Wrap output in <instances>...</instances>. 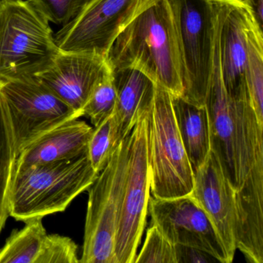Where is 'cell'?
Masks as SVG:
<instances>
[{"instance_id": "cell-1", "label": "cell", "mask_w": 263, "mask_h": 263, "mask_svg": "<svg viewBox=\"0 0 263 263\" xmlns=\"http://www.w3.org/2000/svg\"><path fill=\"white\" fill-rule=\"evenodd\" d=\"M214 16L212 72L204 105L210 124L211 151L236 192L252 169L263 163V124L258 122L250 101H233L226 93L220 65L215 10Z\"/></svg>"}, {"instance_id": "cell-2", "label": "cell", "mask_w": 263, "mask_h": 263, "mask_svg": "<svg viewBox=\"0 0 263 263\" xmlns=\"http://www.w3.org/2000/svg\"><path fill=\"white\" fill-rule=\"evenodd\" d=\"M112 71L139 70L172 96L184 93V68L175 13L160 0L117 36L107 57Z\"/></svg>"}, {"instance_id": "cell-3", "label": "cell", "mask_w": 263, "mask_h": 263, "mask_svg": "<svg viewBox=\"0 0 263 263\" xmlns=\"http://www.w3.org/2000/svg\"><path fill=\"white\" fill-rule=\"evenodd\" d=\"M88 154L15 169L10 193V216L25 221L62 212L98 178Z\"/></svg>"}, {"instance_id": "cell-4", "label": "cell", "mask_w": 263, "mask_h": 263, "mask_svg": "<svg viewBox=\"0 0 263 263\" xmlns=\"http://www.w3.org/2000/svg\"><path fill=\"white\" fill-rule=\"evenodd\" d=\"M60 52L48 21L28 0L0 5V81L36 76Z\"/></svg>"}, {"instance_id": "cell-5", "label": "cell", "mask_w": 263, "mask_h": 263, "mask_svg": "<svg viewBox=\"0 0 263 263\" xmlns=\"http://www.w3.org/2000/svg\"><path fill=\"white\" fill-rule=\"evenodd\" d=\"M146 141L153 197L191 195L194 172L178 132L172 95L158 84L146 112Z\"/></svg>"}, {"instance_id": "cell-6", "label": "cell", "mask_w": 263, "mask_h": 263, "mask_svg": "<svg viewBox=\"0 0 263 263\" xmlns=\"http://www.w3.org/2000/svg\"><path fill=\"white\" fill-rule=\"evenodd\" d=\"M130 135L87 189L82 263H116L115 238L128 170Z\"/></svg>"}, {"instance_id": "cell-7", "label": "cell", "mask_w": 263, "mask_h": 263, "mask_svg": "<svg viewBox=\"0 0 263 263\" xmlns=\"http://www.w3.org/2000/svg\"><path fill=\"white\" fill-rule=\"evenodd\" d=\"M178 25L184 68L181 98L204 105L212 72L215 16L207 0H169Z\"/></svg>"}, {"instance_id": "cell-8", "label": "cell", "mask_w": 263, "mask_h": 263, "mask_svg": "<svg viewBox=\"0 0 263 263\" xmlns=\"http://www.w3.org/2000/svg\"><path fill=\"white\" fill-rule=\"evenodd\" d=\"M160 0H91L54 36L64 53H93L107 58L117 36Z\"/></svg>"}, {"instance_id": "cell-9", "label": "cell", "mask_w": 263, "mask_h": 263, "mask_svg": "<svg viewBox=\"0 0 263 263\" xmlns=\"http://www.w3.org/2000/svg\"><path fill=\"white\" fill-rule=\"evenodd\" d=\"M149 106L140 115L130 134L128 170L115 238L116 263H135L147 223L151 197L146 141V112Z\"/></svg>"}, {"instance_id": "cell-10", "label": "cell", "mask_w": 263, "mask_h": 263, "mask_svg": "<svg viewBox=\"0 0 263 263\" xmlns=\"http://www.w3.org/2000/svg\"><path fill=\"white\" fill-rule=\"evenodd\" d=\"M0 93L10 112L17 155L49 130L80 118L72 107L36 77L4 81Z\"/></svg>"}, {"instance_id": "cell-11", "label": "cell", "mask_w": 263, "mask_h": 263, "mask_svg": "<svg viewBox=\"0 0 263 263\" xmlns=\"http://www.w3.org/2000/svg\"><path fill=\"white\" fill-rule=\"evenodd\" d=\"M148 212L153 224L172 244L197 248L219 262H232L212 219L192 195L167 199L150 197Z\"/></svg>"}, {"instance_id": "cell-12", "label": "cell", "mask_w": 263, "mask_h": 263, "mask_svg": "<svg viewBox=\"0 0 263 263\" xmlns=\"http://www.w3.org/2000/svg\"><path fill=\"white\" fill-rule=\"evenodd\" d=\"M212 2L216 11L220 65L226 93L233 101H250L246 82L247 33L255 18L245 4Z\"/></svg>"}, {"instance_id": "cell-13", "label": "cell", "mask_w": 263, "mask_h": 263, "mask_svg": "<svg viewBox=\"0 0 263 263\" xmlns=\"http://www.w3.org/2000/svg\"><path fill=\"white\" fill-rule=\"evenodd\" d=\"M110 70L102 55L61 51L47 70L35 77L81 118L97 84Z\"/></svg>"}, {"instance_id": "cell-14", "label": "cell", "mask_w": 263, "mask_h": 263, "mask_svg": "<svg viewBox=\"0 0 263 263\" xmlns=\"http://www.w3.org/2000/svg\"><path fill=\"white\" fill-rule=\"evenodd\" d=\"M191 195L210 217L229 259L233 261L237 249L235 190L224 176L219 161L212 151L203 165L194 172V187Z\"/></svg>"}, {"instance_id": "cell-15", "label": "cell", "mask_w": 263, "mask_h": 263, "mask_svg": "<svg viewBox=\"0 0 263 263\" xmlns=\"http://www.w3.org/2000/svg\"><path fill=\"white\" fill-rule=\"evenodd\" d=\"M93 130L84 121H67L26 146L18 154L16 168L78 158L87 152Z\"/></svg>"}, {"instance_id": "cell-16", "label": "cell", "mask_w": 263, "mask_h": 263, "mask_svg": "<svg viewBox=\"0 0 263 263\" xmlns=\"http://www.w3.org/2000/svg\"><path fill=\"white\" fill-rule=\"evenodd\" d=\"M113 73L117 90L116 106L113 115L118 136L123 141L130 135L143 110L152 104L155 83L142 72L135 69Z\"/></svg>"}, {"instance_id": "cell-17", "label": "cell", "mask_w": 263, "mask_h": 263, "mask_svg": "<svg viewBox=\"0 0 263 263\" xmlns=\"http://www.w3.org/2000/svg\"><path fill=\"white\" fill-rule=\"evenodd\" d=\"M178 132L193 172L203 165L211 152L210 124L205 105L198 106L172 95Z\"/></svg>"}, {"instance_id": "cell-18", "label": "cell", "mask_w": 263, "mask_h": 263, "mask_svg": "<svg viewBox=\"0 0 263 263\" xmlns=\"http://www.w3.org/2000/svg\"><path fill=\"white\" fill-rule=\"evenodd\" d=\"M17 152L10 112L0 93V234L10 216V193Z\"/></svg>"}, {"instance_id": "cell-19", "label": "cell", "mask_w": 263, "mask_h": 263, "mask_svg": "<svg viewBox=\"0 0 263 263\" xmlns=\"http://www.w3.org/2000/svg\"><path fill=\"white\" fill-rule=\"evenodd\" d=\"M47 236L42 218L25 221L24 228L13 230L0 249V263H37Z\"/></svg>"}, {"instance_id": "cell-20", "label": "cell", "mask_w": 263, "mask_h": 263, "mask_svg": "<svg viewBox=\"0 0 263 263\" xmlns=\"http://www.w3.org/2000/svg\"><path fill=\"white\" fill-rule=\"evenodd\" d=\"M246 82L252 108L263 124V30L255 20L247 33Z\"/></svg>"}, {"instance_id": "cell-21", "label": "cell", "mask_w": 263, "mask_h": 263, "mask_svg": "<svg viewBox=\"0 0 263 263\" xmlns=\"http://www.w3.org/2000/svg\"><path fill=\"white\" fill-rule=\"evenodd\" d=\"M121 141L113 115L93 128L88 143L87 154L95 172L100 173L105 167Z\"/></svg>"}, {"instance_id": "cell-22", "label": "cell", "mask_w": 263, "mask_h": 263, "mask_svg": "<svg viewBox=\"0 0 263 263\" xmlns=\"http://www.w3.org/2000/svg\"><path fill=\"white\" fill-rule=\"evenodd\" d=\"M117 101L115 77L110 70L103 77L84 108V116L90 119L95 127L113 115Z\"/></svg>"}, {"instance_id": "cell-23", "label": "cell", "mask_w": 263, "mask_h": 263, "mask_svg": "<svg viewBox=\"0 0 263 263\" xmlns=\"http://www.w3.org/2000/svg\"><path fill=\"white\" fill-rule=\"evenodd\" d=\"M135 263H176L175 245L152 224L147 229L144 246Z\"/></svg>"}, {"instance_id": "cell-24", "label": "cell", "mask_w": 263, "mask_h": 263, "mask_svg": "<svg viewBox=\"0 0 263 263\" xmlns=\"http://www.w3.org/2000/svg\"><path fill=\"white\" fill-rule=\"evenodd\" d=\"M48 21L63 26L74 19L91 0H28Z\"/></svg>"}, {"instance_id": "cell-25", "label": "cell", "mask_w": 263, "mask_h": 263, "mask_svg": "<svg viewBox=\"0 0 263 263\" xmlns=\"http://www.w3.org/2000/svg\"><path fill=\"white\" fill-rule=\"evenodd\" d=\"M78 246L69 238L58 234H47L37 263H78Z\"/></svg>"}, {"instance_id": "cell-26", "label": "cell", "mask_w": 263, "mask_h": 263, "mask_svg": "<svg viewBox=\"0 0 263 263\" xmlns=\"http://www.w3.org/2000/svg\"><path fill=\"white\" fill-rule=\"evenodd\" d=\"M176 263L215 262L218 259L204 251L192 246L175 245Z\"/></svg>"}, {"instance_id": "cell-27", "label": "cell", "mask_w": 263, "mask_h": 263, "mask_svg": "<svg viewBox=\"0 0 263 263\" xmlns=\"http://www.w3.org/2000/svg\"><path fill=\"white\" fill-rule=\"evenodd\" d=\"M246 6L252 11L258 27L263 30V0H246Z\"/></svg>"}, {"instance_id": "cell-28", "label": "cell", "mask_w": 263, "mask_h": 263, "mask_svg": "<svg viewBox=\"0 0 263 263\" xmlns=\"http://www.w3.org/2000/svg\"><path fill=\"white\" fill-rule=\"evenodd\" d=\"M207 1H228V2H237L246 5V0H207Z\"/></svg>"}, {"instance_id": "cell-29", "label": "cell", "mask_w": 263, "mask_h": 263, "mask_svg": "<svg viewBox=\"0 0 263 263\" xmlns=\"http://www.w3.org/2000/svg\"><path fill=\"white\" fill-rule=\"evenodd\" d=\"M15 1H18V0H0V5L6 2H15Z\"/></svg>"}, {"instance_id": "cell-30", "label": "cell", "mask_w": 263, "mask_h": 263, "mask_svg": "<svg viewBox=\"0 0 263 263\" xmlns=\"http://www.w3.org/2000/svg\"><path fill=\"white\" fill-rule=\"evenodd\" d=\"M4 81H0V87H2L3 84H4Z\"/></svg>"}]
</instances>
